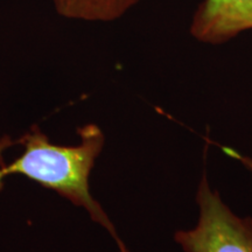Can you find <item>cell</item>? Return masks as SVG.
<instances>
[{
  "mask_svg": "<svg viewBox=\"0 0 252 252\" xmlns=\"http://www.w3.org/2000/svg\"><path fill=\"white\" fill-rule=\"evenodd\" d=\"M78 137L75 145H58L39 126H33L19 139L21 153L11 163H5L2 172L6 178L25 176L58 193L83 209L116 241L121 236L90 189V175L103 152L105 134L98 125L90 123L78 128Z\"/></svg>",
  "mask_w": 252,
  "mask_h": 252,
  "instance_id": "cell-1",
  "label": "cell"
},
{
  "mask_svg": "<svg viewBox=\"0 0 252 252\" xmlns=\"http://www.w3.org/2000/svg\"><path fill=\"white\" fill-rule=\"evenodd\" d=\"M195 203L194 224L173 236L182 252H252V217L234 212L210 184L207 172L197 184Z\"/></svg>",
  "mask_w": 252,
  "mask_h": 252,
  "instance_id": "cell-2",
  "label": "cell"
},
{
  "mask_svg": "<svg viewBox=\"0 0 252 252\" xmlns=\"http://www.w3.org/2000/svg\"><path fill=\"white\" fill-rule=\"evenodd\" d=\"M191 36L220 46L252 31V0H203L190 23Z\"/></svg>",
  "mask_w": 252,
  "mask_h": 252,
  "instance_id": "cell-3",
  "label": "cell"
},
{
  "mask_svg": "<svg viewBox=\"0 0 252 252\" xmlns=\"http://www.w3.org/2000/svg\"><path fill=\"white\" fill-rule=\"evenodd\" d=\"M141 0H52L60 17L83 23H112L133 9Z\"/></svg>",
  "mask_w": 252,
  "mask_h": 252,
  "instance_id": "cell-4",
  "label": "cell"
},
{
  "mask_svg": "<svg viewBox=\"0 0 252 252\" xmlns=\"http://www.w3.org/2000/svg\"><path fill=\"white\" fill-rule=\"evenodd\" d=\"M13 144L14 141L12 140V138L9 135H2V137H0V189L2 188V185H4V180L6 178L4 172H2V167L5 165L4 153L6 150L13 146Z\"/></svg>",
  "mask_w": 252,
  "mask_h": 252,
  "instance_id": "cell-5",
  "label": "cell"
},
{
  "mask_svg": "<svg viewBox=\"0 0 252 252\" xmlns=\"http://www.w3.org/2000/svg\"><path fill=\"white\" fill-rule=\"evenodd\" d=\"M232 157H235L236 160L239 161V163H241L247 171L252 173V157L243 156V154H237V153H232Z\"/></svg>",
  "mask_w": 252,
  "mask_h": 252,
  "instance_id": "cell-6",
  "label": "cell"
},
{
  "mask_svg": "<svg viewBox=\"0 0 252 252\" xmlns=\"http://www.w3.org/2000/svg\"><path fill=\"white\" fill-rule=\"evenodd\" d=\"M115 242H116V244H117L118 252H132V251L130 250V248H128L127 245H126V244L124 243V241H123V239H122L121 237L116 239Z\"/></svg>",
  "mask_w": 252,
  "mask_h": 252,
  "instance_id": "cell-7",
  "label": "cell"
}]
</instances>
